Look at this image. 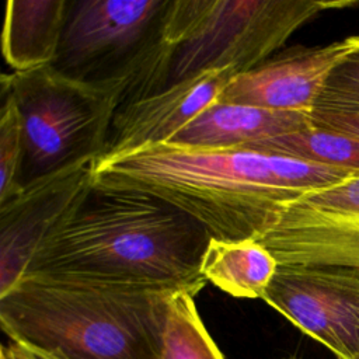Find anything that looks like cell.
<instances>
[{"label": "cell", "mask_w": 359, "mask_h": 359, "mask_svg": "<svg viewBox=\"0 0 359 359\" xmlns=\"http://www.w3.org/2000/svg\"><path fill=\"white\" fill-rule=\"evenodd\" d=\"M356 171L248 147L142 146L98 157L94 185L153 195L199 222L210 237L259 240L299 196Z\"/></svg>", "instance_id": "6da1fadb"}, {"label": "cell", "mask_w": 359, "mask_h": 359, "mask_svg": "<svg viewBox=\"0 0 359 359\" xmlns=\"http://www.w3.org/2000/svg\"><path fill=\"white\" fill-rule=\"evenodd\" d=\"M210 236L185 212L149 194L93 185L80 208L38 248L25 273L187 290L206 285Z\"/></svg>", "instance_id": "7a4b0ae2"}, {"label": "cell", "mask_w": 359, "mask_h": 359, "mask_svg": "<svg viewBox=\"0 0 359 359\" xmlns=\"http://www.w3.org/2000/svg\"><path fill=\"white\" fill-rule=\"evenodd\" d=\"M177 289L25 273L0 296L14 344L53 359H161Z\"/></svg>", "instance_id": "3957f363"}, {"label": "cell", "mask_w": 359, "mask_h": 359, "mask_svg": "<svg viewBox=\"0 0 359 359\" xmlns=\"http://www.w3.org/2000/svg\"><path fill=\"white\" fill-rule=\"evenodd\" d=\"M170 1H69L52 66L81 81L122 83L119 108L167 88L174 59L164 36Z\"/></svg>", "instance_id": "277c9868"}, {"label": "cell", "mask_w": 359, "mask_h": 359, "mask_svg": "<svg viewBox=\"0 0 359 359\" xmlns=\"http://www.w3.org/2000/svg\"><path fill=\"white\" fill-rule=\"evenodd\" d=\"M355 6L359 1L171 0L164 20L174 48L170 84L212 69L245 73L318 13Z\"/></svg>", "instance_id": "5b68a950"}, {"label": "cell", "mask_w": 359, "mask_h": 359, "mask_svg": "<svg viewBox=\"0 0 359 359\" xmlns=\"http://www.w3.org/2000/svg\"><path fill=\"white\" fill-rule=\"evenodd\" d=\"M119 81L88 83L67 77L52 65L1 76L20 114L22 158L20 188L105 149L121 104Z\"/></svg>", "instance_id": "8992f818"}, {"label": "cell", "mask_w": 359, "mask_h": 359, "mask_svg": "<svg viewBox=\"0 0 359 359\" xmlns=\"http://www.w3.org/2000/svg\"><path fill=\"white\" fill-rule=\"evenodd\" d=\"M258 241L279 265L337 268L359 275V174L289 202Z\"/></svg>", "instance_id": "52a82bcc"}, {"label": "cell", "mask_w": 359, "mask_h": 359, "mask_svg": "<svg viewBox=\"0 0 359 359\" xmlns=\"http://www.w3.org/2000/svg\"><path fill=\"white\" fill-rule=\"evenodd\" d=\"M338 359L359 356V275L306 265H278L264 297Z\"/></svg>", "instance_id": "ba28073f"}, {"label": "cell", "mask_w": 359, "mask_h": 359, "mask_svg": "<svg viewBox=\"0 0 359 359\" xmlns=\"http://www.w3.org/2000/svg\"><path fill=\"white\" fill-rule=\"evenodd\" d=\"M97 158H87L21 187L0 203V296L27 272L32 257L84 202Z\"/></svg>", "instance_id": "9c48e42d"}, {"label": "cell", "mask_w": 359, "mask_h": 359, "mask_svg": "<svg viewBox=\"0 0 359 359\" xmlns=\"http://www.w3.org/2000/svg\"><path fill=\"white\" fill-rule=\"evenodd\" d=\"M355 43V36L325 46H294L234 76L219 101L275 111H311L323 84Z\"/></svg>", "instance_id": "30bf717a"}, {"label": "cell", "mask_w": 359, "mask_h": 359, "mask_svg": "<svg viewBox=\"0 0 359 359\" xmlns=\"http://www.w3.org/2000/svg\"><path fill=\"white\" fill-rule=\"evenodd\" d=\"M234 76L231 69L203 70L119 108L100 157L170 142L206 108L219 101Z\"/></svg>", "instance_id": "8fae6325"}, {"label": "cell", "mask_w": 359, "mask_h": 359, "mask_svg": "<svg viewBox=\"0 0 359 359\" xmlns=\"http://www.w3.org/2000/svg\"><path fill=\"white\" fill-rule=\"evenodd\" d=\"M310 126L309 112L275 111L217 101L167 143L210 149L243 147Z\"/></svg>", "instance_id": "7c38bea8"}, {"label": "cell", "mask_w": 359, "mask_h": 359, "mask_svg": "<svg viewBox=\"0 0 359 359\" xmlns=\"http://www.w3.org/2000/svg\"><path fill=\"white\" fill-rule=\"evenodd\" d=\"M66 0H8L3 56L14 72H29L55 60L65 27Z\"/></svg>", "instance_id": "4fadbf2b"}, {"label": "cell", "mask_w": 359, "mask_h": 359, "mask_svg": "<svg viewBox=\"0 0 359 359\" xmlns=\"http://www.w3.org/2000/svg\"><path fill=\"white\" fill-rule=\"evenodd\" d=\"M278 261L258 240L226 241L210 237L201 261L206 282L240 299H262Z\"/></svg>", "instance_id": "5bb4252c"}, {"label": "cell", "mask_w": 359, "mask_h": 359, "mask_svg": "<svg viewBox=\"0 0 359 359\" xmlns=\"http://www.w3.org/2000/svg\"><path fill=\"white\" fill-rule=\"evenodd\" d=\"M243 147L359 172V137L316 126L285 136L254 142Z\"/></svg>", "instance_id": "9a60e30c"}, {"label": "cell", "mask_w": 359, "mask_h": 359, "mask_svg": "<svg viewBox=\"0 0 359 359\" xmlns=\"http://www.w3.org/2000/svg\"><path fill=\"white\" fill-rule=\"evenodd\" d=\"M194 294L177 290L170 296L161 359H224L209 335Z\"/></svg>", "instance_id": "2e32d148"}, {"label": "cell", "mask_w": 359, "mask_h": 359, "mask_svg": "<svg viewBox=\"0 0 359 359\" xmlns=\"http://www.w3.org/2000/svg\"><path fill=\"white\" fill-rule=\"evenodd\" d=\"M311 111L359 112V36L328 73Z\"/></svg>", "instance_id": "e0dca14e"}, {"label": "cell", "mask_w": 359, "mask_h": 359, "mask_svg": "<svg viewBox=\"0 0 359 359\" xmlns=\"http://www.w3.org/2000/svg\"><path fill=\"white\" fill-rule=\"evenodd\" d=\"M0 115V203L20 189L18 177L22 158V129L13 98L1 91Z\"/></svg>", "instance_id": "ac0fdd59"}, {"label": "cell", "mask_w": 359, "mask_h": 359, "mask_svg": "<svg viewBox=\"0 0 359 359\" xmlns=\"http://www.w3.org/2000/svg\"><path fill=\"white\" fill-rule=\"evenodd\" d=\"M311 126L359 137V112L310 111Z\"/></svg>", "instance_id": "d6986e66"}, {"label": "cell", "mask_w": 359, "mask_h": 359, "mask_svg": "<svg viewBox=\"0 0 359 359\" xmlns=\"http://www.w3.org/2000/svg\"><path fill=\"white\" fill-rule=\"evenodd\" d=\"M8 348H10L11 355H13L14 359H34V356L31 355V352H29L27 348L18 345V344H13V345H10Z\"/></svg>", "instance_id": "ffe728a7"}, {"label": "cell", "mask_w": 359, "mask_h": 359, "mask_svg": "<svg viewBox=\"0 0 359 359\" xmlns=\"http://www.w3.org/2000/svg\"><path fill=\"white\" fill-rule=\"evenodd\" d=\"M0 359H14L11 355V351L8 346H1V352H0Z\"/></svg>", "instance_id": "44dd1931"}, {"label": "cell", "mask_w": 359, "mask_h": 359, "mask_svg": "<svg viewBox=\"0 0 359 359\" xmlns=\"http://www.w3.org/2000/svg\"><path fill=\"white\" fill-rule=\"evenodd\" d=\"M22 346V345H21ZM29 351V349H28ZM31 352V355L34 356V359H53V358H49V356H46V355H43V353H38V352H32V351H29Z\"/></svg>", "instance_id": "7402d4cb"}, {"label": "cell", "mask_w": 359, "mask_h": 359, "mask_svg": "<svg viewBox=\"0 0 359 359\" xmlns=\"http://www.w3.org/2000/svg\"><path fill=\"white\" fill-rule=\"evenodd\" d=\"M356 359H359V356H358V358H356Z\"/></svg>", "instance_id": "603a6c76"}]
</instances>
